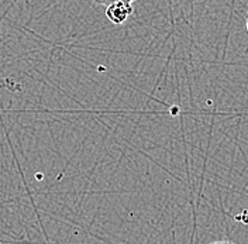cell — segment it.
Here are the masks:
<instances>
[{
    "label": "cell",
    "instance_id": "1",
    "mask_svg": "<svg viewBox=\"0 0 248 244\" xmlns=\"http://www.w3.org/2000/svg\"><path fill=\"white\" fill-rule=\"evenodd\" d=\"M134 9H133V4H127V3H122V1H117V3H113L106 7V16L116 26H120L127 21V18L133 15Z\"/></svg>",
    "mask_w": 248,
    "mask_h": 244
},
{
    "label": "cell",
    "instance_id": "2",
    "mask_svg": "<svg viewBox=\"0 0 248 244\" xmlns=\"http://www.w3.org/2000/svg\"><path fill=\"white\" fill-rule=\"evenodd\" d=\"M94 3H97V4H102V6H110V4H113V3H117V1H122V3H127V4H133L136 0H93Z\"/></svg>",
    "mask_w": 248,
    "mask_h": 244
},
{
    "label": "cell",
    "instance_id": "3",
    "mask_svg": "<svg viewBox=\"0 0 248 244\" xmlns=\"http://www.w3.org/2000/svg\"><path fill=\"white\" fill-rule=\"evenodd\" d=\"M210 244H234L232 242H227V240H220V242H213V243Z\"/></svg>",
    "mask_w": 248,
    "mask_h": 244
}]
</instances>
